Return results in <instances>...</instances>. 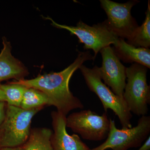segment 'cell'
<instances>
[{"label": "cell", "mask_w": 150, "mask_h": 150, "mask_svg": "<svg viewBox=\"0 0 150 150\" xmlns=\"http://www.w3.org/2000/svg\"><path fill=\"white\" fill-rule=\"evenodd\" d=\"M101 7L107 15L104 21L108 28L119 38L131 40L139 25L131 15V10L139 1L134 0L118 3L110 0H100Z\"/></svg>", "instance_id": "8"}, {"label": "cell", "mask_w": 150, "mask_h": 150, "mask_svg": "<svg viewBox=\"0 0 150 150\" xmlns=\"http://www.w3.org/2000/svg\"><path fill=\"white\" fill-rule=\"evenodd\" d=\"M148 68L134 63L126 68L127 82L123 98L131 113L139 116L146 115L150 103V88L147 82Z\"/></svg>", "instance_id": "4"}, {"label": "cell", "mask_w": 150, "mask_h": 150, "mask_svg": "<svg viewBox=\"0 0 150 150\" xmlns=\"http://www.w3.org/2000/svg\"><path fill=\"white\" fill-rule=\"evenodd\" d=\"M0 101L6 102L5 95L2 88L1 84V83H0Z\"/></svg>", "instance_id": "19"}, {"label": "cell", "mask_w": 150, "mask_h": 150, "mask_svg": "<svg viewBox=\"0 0 150 150\" xmlns=\"http://www.w3.org/2000/svg\"><path fill=\"white\" fill-rule=\"evenodd\" d=\"M113 48L120 60L126 63H134L150 68L149 48L136 47L119 38Z\"/></svg>", "instance_id": "12"}, {"label": "cell", "mask_w": 150, "mask_h": 150, "mask_svg": "<svg viewBox=\"0 0 150 150\" xmlns=\"http://www.w3.org/2000/svg\"><path fill=\"white\" fill-rule=\"evenodd\" d=\"M102 58L101 67H98L101 80L116 95L123 98L126 85V67L121 63L113 47H105L100 50Z\"/></svg>", "instance_id": "9"}, {"label": "cell", "mask_w": 150, "mask_h": 150, "mask_svg": "<svg viewBox=\"0 0 150 150\" xmlns=\"http://www.w3.org/2000/svg\"><path fill=\"white\" fill-rule=\"evenodd\" d=\"M51 106L48 96L42 92L32 88L27 87L25 92L20 107L25 110Z\"/></svg>", "instance_id": "14"}, {"label": "cell", "mask_w": 150, "mask_h": 150, "mask_svg": "<svg viewBox=\"0 0 150 150\" xmlns=\"http://www.w3.org/2000/svg\"><path fill=\"white\" fill-rule=\"evenodd\" d=\"M53 131L47 128H31L24 150H53L51 139Z\"/></svg>", "instance_id": "13"}, {"label": "cell", "mask_w": 150, "mask_h": 150, "mask_svg": "<svg viewBox=\"0 0 150 150\" xmlns=\"http://www.w3.org/2000/svg\"><path fill=\"white\" fill-rule=\"evenodd\" d=\"M45 18L51 21L53 26L67 30L71 35H76L79 38V42L83 43L84 49L93 51L94 59L101 49L111 44L114 45L119 38L104 22L90 26L80 21L76 26H68L59 24L51 18L48 17Z\"/></svg>", "instance_id": "6"}, {"label": "cell", "mask_w": 150, "mask_h": 150, "mask_svg": "<svg viewBox=\"0 0 150 150\" xmlns=\"http://www.w3.org/2000/svg\"><path fill=\"white\" fill-rule=\"evenodd\" d=\"M79 69L90 90L95 93L100 100L105 112H107L109 109L112 110L118 116L122 128H132V113L125 100L123 98L113 93L102 81L100 76L98 67L96 66L91 69L83 64L80 67Z\"/></svg>", "instance_id": "3"}, {"label": "cell", "mask_w": 150, "mask_h": 150, "mask_svg": "<svg viewBox=\"0 0 150 150\" xmlns=\"http://www.w3.org/2000/svg\"><path fill=\"white\" fill-rule=\"evenodd\" d=\"M1 150H24L23 147H18L16 148H4Z\"/></svg>", "instance_id": "20"}, {"label": "cell", "mask_w": 150, "mask_h": 150, "mask_svg": "<svg viewBox=\"0 0 150 150\" xmlns=\"http://www.w3.org/2000/svg\"><path fill=\"white\" fill-rule=\"evenodd\" d=\"M138 150H150V137L149 136L144 143Z\"/></svg>", "instance_id": "18"}, {"label": "cell", "mask_w": 150, "mask_h": 150, "mask_svg": "<svg viewBox=\"0 0 150 150\" xmlns=\"http://www.w3.org/2000/svg\"><path fill=\"white\" fill-rule=\"evenodd\" d=\"M4 93L6 102L9 105L20 107L23 95L27 87L14 82L1 84Z\"/></svg>", "instance_id": "16"}, {"label": "cell", "mask_w": 150, "mask_h": 150, "mask_svg": "<svg viewBox=\"0 0 150 150\" xmlns=\"http://www.w3.org/2000/svg\"><path fill=\"white\" fill-rule=\"evenodd\" d=\"M3 48L0 53V82L11 79H23L28 74V70L11 54L10 42L2 38Z\"/></svg>", "instance_id": "11"}, {"label": "cell", "mask_w": 150, "mask_h": 150, "mask_svg": "<svg viewBox=\"0 0 150 150\" xmlns=\"http://www.w3.org/2000/svg\"><path fill=\"white\" fill-rule=\"evenodd\" d=\"M150 2L148 1L146 18L143 24L139 26L131 40L127 41L129 44L136 47L149 48L150 46Z\"/></svg>", "instance_id": "15"}, {"label": "cell", "mask_w": 150, "mask_h": 150, "mask_svg": "<svg viewBox=\"0 0 150 150\" xmlns=\"http://www.w3.org/2000/svg\"><path fill=\"white\" fill-rule=\"evenodd\" d=\"M150 116H141L137 126L131 129H118L115 121L110 118V130L106 140L99 146L90 150H128L138 148L149 137Z\"/></svg>", "instance_id": "5"}, {"label": "cell", "mask_w": 150, "mask_h": 150, "mask_svg": "<svg viewBox=\"0 0 150 150\" xmlns=\"http://www.w3.org/2000/svg\"><path fill=\"white\" fill-rule=\"evenodd\" d=\"M7 103L5 101H0V125L5 118Z\"/></svg>", "instance_id": "17"}, {"label": "cell", "mask_w": 150, "mask_h": 150, "mask_svg": "<svg viewBox=\"0 0 150 150\" xmlns=\"http://www.w3.org/2000/svg\"><path fill=\"white\" fill-rule=\"evenodd\" d=\"M44 108L25 110L7 104L5 118L0 125V150L23 146L29 137L33 118Z\"/></svg>", "instance_id": "2"}, {"label": "cell", "mask_w": 150, "mask_h": 150, "mask_svg": "<svg viewBox=\"0 0 150 150\" xmlns=\"http://www.w3.org/2000/svg\"><path fill=\"white\" fill-rule=\"evenodd\" d=\"M53 134L51 142L53 150H90L76 134L70 135L67 131V116L57 111L51 112Z\"/></svg>", "instance_id": "10"}, {"label": "cell", "mask_w": 150, "mask_h": 150, "mask_svg": "<svg viewBox=\"0 0 150 150\" xmlns=\"http://www.w3.org/2000/svg\"><path fill=\"white\" fill-rule=\"evenodd\" d=\"M94 60L90 51L80 52L74 62L61 71L40 75L31 79H23L13 82L42 92L48 96L51 106H55L58 112L67 116L71 110L84 108L80 100L70 91V79L85 62Z\"/></svg>", "instance_id": "1"}, {"label": "cell", "mask_w": 150, "mask_h": 150, "mask_svg": "<svg viewBox=\"0 0 150 150\" xmlns=\"http://www.w3.org/2000/svg\"><path fill=\"white\" fill-rule=\"evenodd\" d=\"M66 126L83 139L101 141L108 136L110 118L106 112L99 115L90 110H82L67 117Z\"/></svg>", "instance_id": "7"}]
</instances>
